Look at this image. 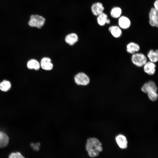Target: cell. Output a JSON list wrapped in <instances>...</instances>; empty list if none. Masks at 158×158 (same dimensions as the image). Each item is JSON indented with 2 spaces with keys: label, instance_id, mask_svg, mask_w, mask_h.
<instances>
[{
  "label": "cell",
  "instance_id": "obj_1",
  "mask_svg": "<svg viewBox=\"0 0 158 158\" xmlns=\"http://www.w3.org/2000/svg\"><path fill=\"white\" fill-rule=\"evenodd\" d=\"M102 144L97 138L90 137L88 138L85 145V148L88 156L91 157H97L102 150Z\"/></svg>",
  "mask_w": 158,
  "mask_h": 158
},
{
  "label": "cell",
  "instance_id": "obj_2",
  "mask_svg": "<svg viewBox=\"0 0 158 158\" xmlns=\"http://www.w3.org/2000/svg\"><path fill=\"white\" fill-rule=\"evenodd\" d=\"M131 60L133 64L135 66L142 67L148 61V59L144 54L138 52L132 54Z\"/></svg>",
  "mask_w": 158,
  "mask_h": 158
},
{
  "label": "cell",
  "instance_id": "obj_3",
  "mask_svg": "<svg viewBox=\"0 0 158 158\" xmlns=\"http://www.w3.org/2000/svg\"><path fill=\"white\" fill-rule=\"evenodd\" d=\"M45 19L43 17L37 14L32 15L30 17L28 24L32 27L41 28L44 25Z\"/></svg>",
  "mask_w": 158,
  "mask_h": 158
},
{
  "label": "cell",
  "instance_id": "obj_4",
  "mask_svg": "<svg viewBox=\"0 0 158 158\" xmlns=\"http://www.w3.org/2000/svg\"><path fill=\"white\" fill-rule=\"evenodd\" d=\"M74 81L75 83L78 85L85 86L89 84L90 79L85 73H80L75 76Z\"/></svg>",
  "mask_w": 158,
  "mask_h": 158
},
{
  "label": "cell",
  "instance_id": "obj_5",
  "mask_svg": "<svg viewBox=\"0 0 158 158\" xmlns=\"http://www.w3.org/2000/svg\"><path fill=\"white\" fill-rule=\"evenodd\" d=\"M149 23L153 27H158V11L154 8H152L149 14Z\"/></svg>",
  "mask_w": 158,
  "mask_h": 158
},
{
  "label": "cell",
  "instance_id": "obj_6",
  "mask_svg": "<svg viewBox=\"0 0 158 158\" xmlns=\"http://www.w3.org/2000/svg\"><path fill=\"white\" fill-rule=\"evenodd\" d=\"M141 90L143 92L147 93L151 91L157 92V87L155 82L150 80L145 83L142 86Z\"/></svg>",
  "mask_w": 158,
  "mask_h": 158
},
{
  "label": "cell",
  "instance_id": "obj_7",
  "mask_svg": "<svg viewBox=\"0 0 158 158\" xmlns=\"http://www.w3.org/2000/svg\"><path fill=\"white\" fill-rule=\"evenodd\" d=\"M143 67L144 72L149 75H153L156 72V66L155 63L148 61Z\"/></svg>",
  "mask_w": 158,
  "mask_h": 158
},
{
  "label": "cell",
  "instance_id": "obj_8",
  "mask_svg": "<svg viewBox=\"0 0 158 158\" xmlns=\"http://www.w3.org/2000/svg\"><path fill=\"white\" fill-rule=\"evenodd\" d=\"M140 50V45L135 42H130L126 46V51L128 53L131 54L138 52Z\"/></svg>",
  "mask_w": 158,
  "mask_h": 158
},
{
  "label": "cell",
  "instance_id": "obj_9",
  "mask_svg": "<svg viewBox=\"0 0 158 158\" xmlns=\"http://www.w3.org/2000/svg\"><path fill=\"white\" fill-rule=\"evenodd\" d=\"M91 9L94 15L98 16L103 13L104 8L102 3L98 2L95 3L92 5Z\"/></svg>",
  "mask_w": 158,
  "mask_h": 158
},
{
  "label": "cell",
  "instance_id": "obj_10",
  "mask_svg": "<svg viewBox=\"0 0 158 158\" xmlns=\"http://www.w3.org/2000/svg\"><path fill=\"white\" fill-rule=\"evenodd\" d=\"M119 26L121 29H126L128 28L131 25L130 19L125 16L120 17L118 20Z\"/></svg>",
  "mask_w": 158,
  "mask_h": 158
},
{
  "label": "cell",
  "instance_id": "obj_11",
  "mask_svg": "<svg viewBox=\"0 0 158 158\" xmlns=\"http://www.w3.org/2000/svg\"><path fill=\"white\" fill-rule=\"evenodd\" d=\"M40 66L43 69L45 70H50L53 68V64L51 62V60L48 57H44L42 59Z\"/></svg>",
  "mask_w": 158,
  "mask_h": 158
},
{
  "label": "cell",
  "instance_id": "obj_12",
  "mask_svg": "<svg viewBox=\"0 0 158 158\" xmlns=\"http://www.w3.org/2000/svg\"><path fill=\"white\" fill-rule=\"evenodd\" d=\"M109 30L114 37L118 38L120 37L122 35V31L119 26L113 25L109 28Z\"/></svg>",
  "mask_w": 158,
  "mask_h": 158
},
{
  "label": "cell",
  "instance_id": "obj_13",
  "mask_svg": "<svg viewBox=\"0 0 158 158\" xmlns=\"http://www.w3.org/2000/svg\"><path fill=\"white\" fill-rule=\"evenodd\" d=\"M116 142L121 149L126 148L127 146V140L126 137L122 134H119L116 137Z\"/></svg>",
  "mask_w": 158,
  "mask_h": 158
},
{
  "label": "cell",
  "instance_id": "obj_14",
  "mask_svg": "<svg viewBox=\"0 0 158 158\" xmlns=\"http://www.w3.org/2000/svg\"><path fill=\"white\" fill-rule=\"evenodd\" d=\"M147 57L149 61L156 63L158 61V50L150 49L148 52Z\"/></svg>",
  "mask_w": 158,
  "mask_h": 158
},
{
  "label": "cell",
  "instance_id": "obj_15",
  "mask_svg": "<svg viewBox=\"0 0 158 158\" xmlns=\"http://www.w3.org/2000/svg\"><path fill=\"white\" fill-rule=\"evenodd\" d=\"M78 40V36L75 33H72L67 35L65 38L66 42L71 45L74 44Z\"/></svg>",
  "mask_w": 158,
  "mask_h": 158
},
{
  "label": "cell",
  "instance_id": "obj_16",
  "mask_svg": "<svg viewBox=\"0 0 158 158\" xmlns=\"http://www.w3.org/2000/svg\"><path fill=\"white\" fill-rule=\"evenodd\" d=\"M27 67L30 69H34L36 70H39L40 68V64L39 62L35 59H31L27 62Z\"/></svg>",
  "mask_w": 158,
  "mask_h": 158
},
{
  "label": "cell",
  "instance_id": "obj_17",
  "mask_svg": "<svg viewBox=\"0 0 158 158\" xmlns=\"http://www.w3.org/2000/svg\"><path fill=\"white\" fill-rule=\"evenodd\" d=\"M9 138L4 133L0 131V148L6 147L8 144Z\"/></svg>",
  "mask_w": 158,
  "mask_h": 158
},
{
  "label": "cell",
  "instance_id": "obj_18",
  "mask_svg": "<svg viewBox=\"0 0 158 158\" xmlns=\"http://www.w3.org/2000/svg\"><path fill=\"white\" fill-rule=\"evenodd\" d=\"M122 13L121 8L118 7L113 8L110 12L111 16L113 18H117L119 17Z\"/></svg>",
  "mask_w": 158,
  "mask_h": 158
},
{
  "label": "cell",
  "instance_id": "obj_19",
  "mask_svg": "<svg viewBox=\"0 0 158 158\" xmlns=\"http://www.w3.org/2000/svg\"><path fill=\"white\" fill-rule=\"evenodd\" d=\"M107 18V15L103 13L98 16L97 19L98 23L101 26L104 25L106 24V21Z\"/></svg>",
  "mask_w": 158,
  "mask_h": 158
},
{
  "label": "cell",
  "instance_id": "obj_20",
  "mask_svg": "<svg viewBox=\"0 0 158 158\" xmlns=\"http://www.w3.org/2000/svg\"><path fill=\"white\" fill-rule=\"evenodd\" d=\"M11 86V83L9 81L4 80L0 83V89L3 91H7L10 89Z\"/></svg>",
  "mask_w": 158,
  "mask_h": 158
},
{
  "label": "cell",
  "instance_id": "obj_21",
  "mask_svg": "<svg viewBox=\"0 0 158 158\" xmlns=\"http://www.w3.org/2000/svg\"><path fill=\"white\" fill-rule=\"evenodd\" d=\"M147 95L149 98L152 101H156L158 98V95L157 92L151 91L148 92Z\"/></svg>",
  "mask_w": 158,
  "mask_h": 158
},
{
  "label": "cell",
  "instance_id": "obj_22",
  "mask_svg": "<svg viewBox=\"0 0 158 158\" xmlns=\"http://www.w3.org/2000/svg\"><path fill=\"white\" fill-rule=\"evenodd\" d=\"M8 158H25L19 152H12L9 155Z\"/></svg>",
  "mask_w": 158,
  "mask_h": 158
},
{
  "label": "cell",
  "instance_id": "obj_23",
  "mask_svg": "<svg viewBox=\"0 0 158 158\" xmlns=\"http://www.w3.org/2000/svg\"><path fill=\"white\" fill-rule=\"evenodd\" d=\"M40 145V143L39 142H37L35 144L32 143L30 144L31 147L34 150L36 151H38L39 150Z\"/></svg>",
  "mask_w": 158,
  "mask_h": 158
},
{
  "label": "cell",
  "instance_id": "obj_24",
  "mask_svg": "<svg viewBox=\"0 0 158 158\" xmlns=\"http://www.w3.org/2000/svg\"><path fill=\"white\" fill-rule=\"evenodd\" d=\"M154 8L158 10V0H156L154 2Z\"/></svg>",
  "mask_w": 158,
  "mask_h": 158
},
{
  "label": "cell",
  "instance_id": "obj_25",
  "mask_svg": "<svg viewBox=\"0 0 158 158\" xmlns=\"http://www.w3.org/2000/svg\"><path fill=\"white\" fill-rule=\"evenodd\" d=\"M110 23V20L107 18L106 20V24H109Z\"/></svg>",
  "mask_w": 158,
  "mask_h": 158
}]
</instances>
